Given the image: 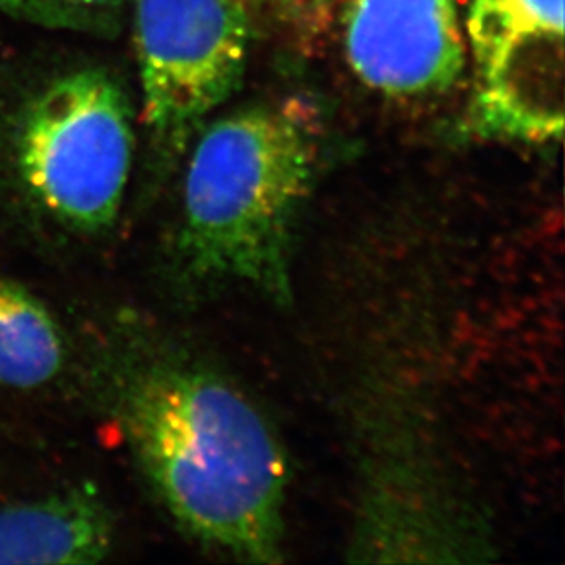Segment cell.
<instances>
[{
  "mask_svg": "<svg viewBox=\"0 0 565 565\" xmlns=\"http://www.w3.org/2000/svg\"><path fill=\"white\" fill-rule=\"evenodd\" d=\"M107 372L116 422L172 520L238 561H282L288 463L241 386L156 337L128 341Z\"/></svg>",
  "mask_w": 565,
  "mask_h": 565,
  "instance_id": "6da1fadb",
  "label": "cell"
},
{
  "mask_svg": "<svg viewBox=\"0 0 565 565\" xmlns=\"http://www.w3.org/2000/svg\"><path fill=\"white\" fill-rule=\"evenodd\" d=\"M313 152L302 116L286 107L244 108L209 125L194 143L183 183L174 241L183 277L233 280L286 302Z\"/></svg>",
  "mask_w": 565,
  "mask_h": 565,
  "instance_id": "7a4b0ae2",
  "label": "cell"
},
{
  "mask_svg": "<svg viewBox=\"0 0 565 565\" xmlns=\"http://www.w3.org/2000/svg\"><path fill=\"white\" fill-rule=\"evenodd\" d=\"M134 110L97 66L68 70L22 103L6 136L4 166L33 218L94 241L114 230L132 172Z\"/></svg>",
  "mask_w": 565,
  "mask_h": 565,
  "instance_id": "3957f363",
  "label": "cell"
},
{
  "mask_svg": "<svg viewBox=\"0 0 565 565\" xmlns=\"http://www.w3.org/2000/svg\"><path fill=\"white\" fill-rule=\"evenodd\" d=\"M143 124L182 147L241 85L249 19L241 0H132Z\"/></svg>",
  "mask_w": 565,
  "mask_h": 565,
  "instance_id": "277c9868",
  "label": "cell"
},
{
  "mask_svg": "<svg viewBox=\"0 0 565 565\" xmlns=\"http://www.w3.org/2000/svg\"><path fill=\"white\" fill-rule=\"evenodd\" d=\"M470 124L481 138L561 141L564 132V0H470Z\"/></svg>",
  "mask_w": 565,
  "mask_h": 565,
  "instance_id": "5b68a950",
  "label": "cell"
},
{
  "mask_svg": "<svg viewBox=\"0 0 565 565\" xmlns=\"http://www.w3.org/2000/svg\"><path fill=\"white\" fill-rule=\"evenodd\" d=\"M344 28L348 63L384 96H436L463 70L459 0H350Z\"/></svg>",
  "mask_w": 565,
  "mask_h": 565,
  "instance_id": "8992f818",
  "label": "cell"
},
{
  "mask_svg": "<svg viewBox=\"0 0 565 565\" xmlns=\"http://www.w3.org/2000/svg\"><path fill=\"white\" fill-rule=\"evenodd\" d=\"M114 534L102 494L70 487L0 507V564H96L113 551Z\"/></svg>",
  "mask_w": 565,
  "mask_h": 565,
  "instance_id": "52a82bcc",
  "label": "cell"
},
{
  "mask_svg": "<svg viewBox=\"0 0 565 565\" xmlns=\"http://www.w3.org/2000/svg\"><path fill=\"white\" fill-rule=\"evenodd\" d=\"M68 361L63 326L24 284L0 277V388L38 390Z\"/></svg>",
  "mask_w": 565,
  "mask_h": 565,
  "instance_id": "ba28073f",
  "label": "cell"
},
{
  "mask_svg": "<svg viewBox=\"0 0 565 565\" xmlns=\"http://www.w3.org/2000/svg\"><path fill=\"white\" fill-rule=\"evenodd\" d=\"M130 4L132 0H0V11L50 32L113 39L121 32Z\"/></svg>",
  "mask_w": 565,
  "mask_h": 565,
  "instance_id": "9c48e42d",
  "label": "cell"
}]
</instances>
